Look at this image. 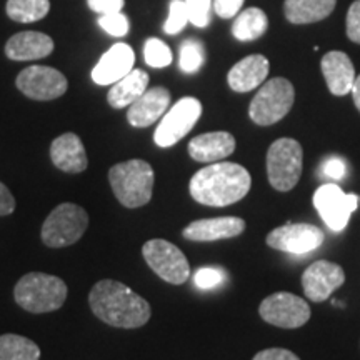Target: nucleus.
Wrapping results in <instances>:
<instances>
[{
  "instance_id": "c9c22d12",
  "label": "nucleus",
  "mask_w": 360,
  "mask_h": 360,
  "mask_svg": "<svg viewBox=\"0 0 360 360\" xmlns=\"http://www.w3.org/2000/svg\"><path fill=\"white\" fill-rule=\"evenodd\" d=\"M322 174L328 179H344L347 174V165L340 157H328L322 164Z\"/></svg>"
},
{
  "instance_id": "2eb2a0df",
  "label": "nucleus",
  "mask_w": 360,
  "mask_h": 360,
  "mask_svg": "<svg viewBox=\"0 0 360 360\" xmlns=\"http://www.w3.org/2000/svg\"><path fill=\"white\" fill-rule=\"evenodd\" d=\"M135 53L127 44H115L101 57L92 70V80L97 85H112L134 69Z\"/></svg>"
},
{
  "instance_id": "0eeeda50",
  "label": "nucleus",
  "mask_w": 360,
  "mask_h": 360,
  "mask_svg": "<svg viewBox=\"0 0 360 360\" xmlns=\"http://www.w3.org/2000/svg\"><path fill=\"white\" fill-rule=\"evenodd\" d=\"M295 101V90L289 80L276 77L267 80L250 102L249 115L257 125H272L289 114Z\"/></svg>"
},
{
  "instance_id": "ea45409f",
  "label": "nucleus",
  "mask_w": 360,
  "mask_h": 360,
  "mask_svg": "<svg viewBox=\"0 0 360 360\" xmlns=\"http://www.w3.org/2000/svg\"><path fill=\"white\" fill-rule=\"evenodd\" d=\"M350 94H352L354 97V103L355 107L360 110V75L359 77H355V82L352 85V90H350Z\"/></svg>"
},
{
  "instance_id": "2f4dec72",
  "label": "nucleus",
  "mask_w": 360,
  "mask_h": 360,
  "mask_svg": "<svg viewBox=\"0 0 360 360\" xmlns=\"http://www.w3.org/2000/svg\"><path fill=\"white\" fill-rule=\"evenodd\" d=\"M98 25L105 30L112 37H125L129 34V19L124 13H105V15L98 17Z\"/></svg>"
},
{
  "instance_id": "a878e982",
  "label": "nucleus",
  "mask_w": 360,
  "mask_h": 360,
  "mask_svg": "<svg viewBox=\"0 0 360 360\" xmlns=\"http://www.w3.org/2000/svg\"><path fill=\"white\" fill-rule=\"evenodd\" d=\"M40 349L34 340L17 334L0 335V360H39Z\"/></svg>"
},
{
  "instance_id": "412c9836",
  "label": "nucleus",
  "mask_w": 360,
  "mask_h": 360,
  "mask_svg": "<svg viewBox=\"0 0 360 360\" xmlns=\"http://www.w3.org/2000/svg\"><path fill=\"white\" fill-rule=\"evenodd\" d=\"M53 40L47 34L25 30L12 35L6 44V56L11 60H39L53 52Z\"/></svg>"
},
{
  "instance_id": "a211bd4d",
  "label": "nucleus",
  "mask_w": 360,
  "mask_h": 360,
  "mask_svg": "<svg viewBox=\"0 0 360 360\" xmlns=\"http://www.w3.org/2000/svg\"><path fill=\"white\" fill-rule=\"evenodd\" d=\"M51 159L57 169L67 174H80L89 167L85 147L77 134L58 135L51 146Z\"/></svg>"
},
{
  "instance_id": "f8f14e48",
  "label": "nucleus",
  "mask_w": 360,
  "mask_h": 360,
  "mask_svg": "<svg viewBox=\"0 0 360 360\" xmlns=\"http://www.w3.org/2000/svg\"><path fill=\"white\" fill-rule=\"evenodd\" d=\"M259 312L265 322L281 328H299L310 319L309 304L289 292L269 295L260 304Z\"/></svg>"
},
{
  "instance_id": "bb28decb",
  "label": "nucleus",
  "mask_w": 360,
  "mask_h": 360,
  "mask_svg": "<svg viewBox=\"0 0 360 360\" xmlns=\"http://www.w3.org/2000/svg\"><path fill=\"white\" fill-rule=\"evenodd\" d=\"M51 11L49 0H7V15L19 24L42 20Z\"/></svg>"
},
{
  "instance_id": "c756f323",
  "label": "nucleus",
  "mask_w": 360,
  "mask_h": 360,
  "mask_svg": "<svg viewBox=\"0 0 360 360\" xmlns=\"http://www.w3.org/2000/svg\"><path fill=\"white\" fill-rule=\"evenodd\" d=\"M188 24V13L186 7V0H172L170 2L169 17L164 24V32L175 35L182 32L184 27Z\"/></svg>"
},
{
  "instance_id": "72a5a7b5",
  "label": "nucleus",
  "mask_w": 360,
  "mask_h": 360,
  "mask_svg": "<svg viewBox=\"0 0 360 360\" xmlns=\"http://www.w3.org/2000/svg\"><path fill=\"white\" fill-rule=\"evenodd\" d=\"M347 37L355 44H360V0L350 6L347 13Z\"/></svg>"
},
{
  "instance_id": "4468645a",
  "label": "nucleus",
  "mask_w": 360,
  "mask_h": 360,
  "mask_svg": "<svg viewBox=\"0 0 360 360\" xmlns=\"http://www.w3.org/2000/svg\"><path fill=\"white\" fill-rule=\"evenodd\" d=\"M345 282V274L339 264L328 260H317L305 270L302 285L307 299L312 302H323Z\"/></svg>"
},
{
  "instance_id": "f3484780",
  "label": "nucleus",
  "mask_w": 360,
  "mask_h": 360,
  "mask_svg": "<svg viewBox=\"0 0 360 360\" xmlns=\"http://www.w3.org/2000/svg\"><path fill=\"white\" fill-rule=\"evenodd\" d=\"M244 231L245 222L240 217H217L188 224L182 236L192 242H214L237 237Z\"/></svg>"
},
{
  "instance_id": "6e6552de",
  "label": "nucleus",
  "mask_w": 360,
  "mask_h": 360,
  "mask_svg": "<svg viewBox=\"0 0 360 360\" xmlns=\"http://www.w3.org/2000/svg\"><path fill=\"white\" fill-rule=\"evenodd\" d=\"M142 255L162 281L180 285L186 283L191 276V265L184 252L177 245L170 244L164 238H152L143 244Z\"/></svg>"
},
{
  "instance_id": "c85d7f7f",
  "label": "nucleus",
  "mask_w": 360,
  "mask_h": 360,
  "mask_svg": "<svg viewBox=\"0 0 360 360\" xmlns=\"http://www.w3.org/2000/svg\"><path fill=\"white\" fill-rule=\"evenodd\" d=\"M143 58H146L147 65L154 67V69H164L172 64V51L160 39L152 37L143 45Z\"/></svg>"
},
{
  "instance_id": "4be33fe9",
  "label": "nucleus",
  "mask_w": 360,
  "mask_h": 360,
  "mask_svg": "<svg viewBox=\"0 0 360 360\" xmlns=\"http://www.w3.org/2000/svg\"><path fill=\"white\" fill-rule=\"evenodd\" d=\"M269 67L267 57L260 53L249 56L232 67L227 75V82L236 92H250L267 80Z\"/></svg>"
},
{
  "instance_id": "393cba45",
  "label": "nucleus",
  "mask_w": 360,
  "mask_h": 360,
  "mask_svg": "<svg viewBox=\"0 0 360 360\" xmlns=\"http://www.w3.org/2000/svg\"><path fill=\"white\" fill-rule=\"evenodd\" d=\"M269 27L267 13L262 8L250 7L245 11H240L236 15V20L232 24V35L242 42H249L262 37Z\"/></svg>"
},
{
  "instance_id": "7c9ffc66",
  "label": "nucleus",
  "mask_w": 360,
  "mask_h": 360,
  "mask_svg": "<svg viewBox=\"0 0 360 360\" xmlns=\"http://www.w3.org/2000/svg\"><path fill=\"white\" fill-rule=\"evenodd\" d=\"M186 7L191 24L199 27V29L209 25L212 0H186Z\"/></svg>"
},
{
  "instance_id": "9b49d317",
  "label": "nucleus",
  "mask_w": 360,
  "mask_h": 360,
  "mask_svg": "<svg viewBox=\"0 0 360 360\" xmlns=\"http://www.w3.org/2000/svg\"><path fill=\"white\" fill-rule=\"evenodd\" d=\"M17 89L32 101H53L62 97L69 89L65 75L53 67L30 65L17 75Z\"/></svg>"
},
{
  "instance_id": "b1692460",
  "label": "nucleus",
  "mask_w": 360,
  "mask_h": 360,
  "mask_svg": "<svg viewBox=\"0 0 360 360\" xmlns=\"http://www.w3.org/2000/svg\"><path fill=\"white\" fill-rule=\"evenodd\" d=\"M337 0H285L283 13L290 24H314L334 12Z\"/></svg>"
},
{
  "instance_id": "dca6fc26",
  "label": "nucleus",
  "mask_w": 360,
  "mask_h": 360,
  "mask_svg": "<svg viewBox=\"0 0 360 360\" xmlns=\"http://www.w3.org/2000/svg\"><path fill=\"white\" fill-rule=\"evenodd\" d=\"M170 107V92L165 87L147 89L141 97L129 105L127 120L132 127L143 129L155 124Z\"/></svg>"
},
{
  "instance_id": "f704fd0d",
  "label": "nucleus",
  "mask_w": 360,
  "mask_h": 360,
  "mask_svg": "<svg viewBox=\"0 0 360 360\" xmlns=\"http://www.w3.org/2000/svg\"><path fill=\"white\" fill-rule=\"evenodd\" d=\"M245 0H214V11L220 19H232L242 11Z\"/></svg>"
},
{
  "instance_id": "5701e85b",
  "label": "nucleus",
  "mask_w": 360,
  "mask_h": 360,
  "mask_svg": "<svg viewBox=\"0 0 360 360\" xmlns=\"http://www.w3.org/2000/svg\"><path fill=\"white\" fill-rule=\"evenodd\" d=\"M148 87V74L146 70L132 69L125 77L112 84L107 94V102L112 109H124L132 105Z\"/></svg>"
},
{
  "instance_id": "423d86ee",
  "label": "nucleus",
  "mask_w": 360,
  "mask_h": 360,
  "mask_svg": "<svg viewBox=\"0 0 360 360\" xmlns=\"http://www.w3.org/2000/svg\"><path fill=\"white\" fill-rule=\"evenodd\" d=\"M302 146L294 139H278L267 152L269 182L276 191L289 192L302 175Z\"/></svg>"
},
{
  "instance_id": "39448f33",
  "label": "nucleus",
  "mask_w": 360,
  "mask_h": 360,
  "mask_svg": "<svg viewBox=\"0 0 360 360\" xmlns=\"http://www.w3.org/2000/svg\"><path fill=\"white\" fill-rule=\"evenodd\" d=\"M89 227V214L82 207L64 202L49 214L42 225V242L52 249L69 247L80 240Z\"/></svg>"
},
{
  "instance_id": "cd10ccee",
  "label": "nucleus",
  "mask_w": 360,
  "mask_h": 360,
  "mask_svg": "<svg viewBox=\"0 0 360 360\" xmlns=\"http://www.w3.org/2000/svg\"><path fill=\"white\" fill-rule=\"evenodd\" d=\"M205 51L204 44L197 39H188L180 45V58L179 64L182 72L186 74H195L197 70L204 65Z\"/></svg>"
},
{
  "instance_id": "1a4fd4ad",
  "label": "nucleus",
  "mask_w": 360,
  "mask_h": 360,
  "mask_svg": "<svg viewBox=\"0 0 360 360\" xmlns=\"http://www.w3.org/2000/svg\"><path fill=\"white\" fill-rule=\"evenodd\" d=\"M202 115V103L195 97H184L172 109L165 112L159 127L154 134V141L159 147H172L193 129Z\"/></svg>"
},
{
  "instance_id": "6ab92c4d",
  "label": "nucleus",
  "mask_w": 360,
  "mask_h": 360,
  "mask_svg": "<svg viewBox=\"0 0 360 360\" xmlns=\"http://www.w3.org/2000/svg\"><path fill=\"white\" fill-rule=\"evenodd\" d=\"M236 150V137L229 132H207L188 142V154L193 160L214 164L227 159Z\"/></svg>"
},
{
  "instance_id": "7ed1b4c3",
  "label": "nucleus",
  "mask_w": 360,
  "mask_h": 360,
  "mask_svg": "<svg viewBox=\"0 0 360 360\" xmlns=\"http://www.w3.org/2000/svg\"><path fill=\"white\" fill-rule=\"evenodd\" d=\"M154 180L152 165L141 159L120 162L109 170V182L115 199L127 209H137L150 202Z\"/></svg>"
},
{
  "instance_id": "ddd939ff",
  "label": "nucleus",
  "mask_w": 360,
  "mask_h": 360,
  "mask_svg": "<svg viewBox=\"0 0 360 360\" xmlns=\"http://www.w3.org/2000/svg\"><path fill=\"white\" fill-rule=\"evenodd\" d=\"M323 232L312 224H285L267 236V245L287 254H309L322 245Z\"/></svg>"
},
{
  "instance_id": "f257e3e1",
  "label": "nucleus",
  "mask_w": 360,
  "mask_h": 360,
  "mask_svg": "<svg viewBox=\"0 0 360 360\" xmlns=\"http://www.w3.org/2000/svg\"><path fill=\"white\" fill-rule=\"evenodd\" d=\"M89 305L102 322L119 328H139L150 319V305L122 282H97L89 294Z\"/></svg>"
},
{
  "instance_id": "aec40b11",
  "label": "nucleus",
  "mask_w": 360,
  "mask_h": 360,
  "mask_svg": "<svg viewBox=\"0 0 360 360\" xmlns=\"http://www.w3.org/2000/svg\"><path fill=\"white\" fill-rule=\"evenodd\" d=\"M327 87L337 97L347 96L355 82V69L347 53L340 51L327 52L321 62Z\"/></svg>"
},
{
  "instance_id": "e433bc0d",
  "label": "nucleus",
  "mask_w": 360,
  "mask_h": 360,
  "mask_svg": "<svg viewBox=\"0 0 360 360\" xmlns=\"http://www.w3.org/2000/svg\"><path fill=\"white\" fill-rule=\"evenodd\" d=\"M87 4L94 12L105 15V13H115L122 11L125 0H87Z\"/></svg>"
},
{
  "instance_id": "58836bf2",
  "label": "nucleus",
  "mask_w": 360,
  "mask_h": 360,
  "mask_svg": "<svg viewBox=\"0 0 360 360\" xmlns=\"http://www.w3.org/2000/svg\"><path fill=\"white\" fill-rule=\"evenodd\" d=\"M15 210V199L12 192L0 182V215H11Z\"/></svg>"
},
{
  "instance_id": "9d476101",
  "label": "nucleus",
  "mask_w": 360,
  "mask_h": 360,
  "mask_svg": "<svg viewBox=\"0 0 360 360\" xmlns=\"http://www.w3.org/2000/svg\"><path fill=\"white\" fill-rule=\"evenodd\" d=\"M360 204L355 193H345L335 184H326L314 193V205L330 231L340 232L347 227L350 215Z\"/></svg>"
},
{
  "instance_id": "4c0bfd02",
  "label": "nucleus",
  "mask_w": 360,
  "mask_h": 360,
  "mask_svg": "<svg viewBox=\"0 0 360 360\" xmlns=\"http://www.w3.org/2000/svg\"><path fill=\"white\" fill-rule=\"evenodd\" d=\"M254 360H300L287 349H265L255 355Z\"/></svg>"
},
{
  "instance_id": "473e14b6",
  "label": "nucleus",
  "mask_w": 360,
  "mask_h": 360,
  "mask_svg": "<svg viewBox=\"0 0 360 360\" xmlns=\"http://www.w3.org/2000/svg\"><path fill=\"white\" fill-rule=\"evenodd\" d=\"M225 278L227 277H225V274L220 269L204 267L197 270L195 276H193V282H195V285L199 287V289L210 290L219 287L220 283H224Z\"/></svg>"
},
{
  "instance_id": "20e7f679",
  "label": "nucleus",
  "mask_w": 360,
  "mask_h": 360,
  "mask_svg": "<svg viewBox=\"0 0 360 360\" xmlns=\"http://www.w3.org/2000/svg\"><path fill=\"white\" fill-rule=\"evenodd\" d=\"M65 282L60 277L44 272H30L17 282L13 299L30 314H47L58 310L67 299Z\"/></svg>"
},
{
  "instance_id": "f03ea898",
  "label": "nucleus",
  "mask_w": 360,
  "mask_h": 360,
  "mask_svg": "<svg viewBox=\"0 0 360 360\" xmlns=\"http://www.w3.org/2000/svg\"><path fill=\"white\" fill-rule=\"evenodd\" d=\"M249 170L236 162H214L193 174L188 184L192 199L202 205L225 207L242 200L250 191Z\"/></svg>"
}]
</instances>
